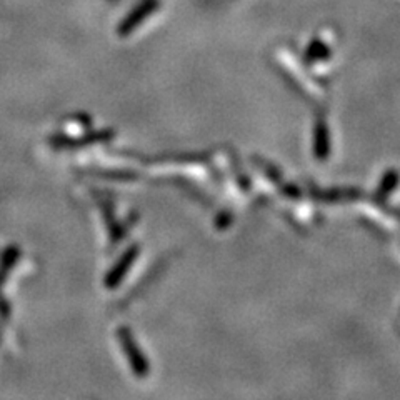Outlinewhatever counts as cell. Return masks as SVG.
Returning <instances> with one entry per match:
<instances>
[{
	"label": "cell",
	"instance_id": "obj_1",
	"mask_svg": "<svg viewBox=\"0 0 400 400\" xmlns=\"http://www.w3.org/2000/svg\"><path fill=\"white\" fill-rule=\"evenodd\" d=\"M117 337H119V341L122 342L124 352H125V355H127L128 363H131L132 370L135 372L137 377H140V379L147 377L149 363L144 359L142 352L139 350V345H137V342L133 341V337L131 335V332H128V329L122 327V329L117 330Z\"/></svg>",
	"mask_w": 400,
	"mask_h": 400
},
{
	"label": "cell",
	"instance_id": "obj_2",
	"mask_svg": "<svg viewBox=\"0 0 400 400\" xmlns=\"http://www.w3.org/2000/svg\"><path fill=\"white\" fill-rule=\"evenodd\" d=\"M137 256H139V245H133L127 250V252L124 254L122 257H120V260L117 262V264L112 267V270L108 272V276L105 277V287L107 289H114L122 282V278L125 277V274H127L128 267L132 265V262H135Z\"/></svg>",
	"mask_w": 400,
	"mask_h": 400
},
{
	"label": "cell",
	"instance_id": "obj_3",
	"mask_svg": "<svg viewBox=\"0 0 400 400\" xmlns=\"http://www.w3.org/2000/svg\"><path fill=\"white\" fill-rule=\"evenodd\" d=\"M153 6H155V3H153V2L144 3V6L135 12V14H132L131 17H128V19L125 20V22L122 23V27H120V29H119L120 34L125 35V34H128V32H131L132 29H135L137 23H139L140 20H144L145 17H147L149 12H151V10L153 9Z\"/></svg>",
	"mask_w": 400,
	"mask_h": 400
},
{
	"label": "cell",
	"instance_id": "obj_4",
	"mask_svg": "<svg viewBox=\"0 0 400 400\" xmlns=\"http://www.w3.org/2000/svg\"><path fill=\"white\" fill-rule=\"evenodd\" d=\"M112 137L111 132H102L99 135H91L87 137L86 140H68V139H52V144H59V145H80L86 142H97V140H108Z\"/></svg>",
	"mask_w": 400,
	"mask_h": 400
}]
</instances>
